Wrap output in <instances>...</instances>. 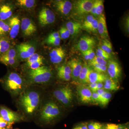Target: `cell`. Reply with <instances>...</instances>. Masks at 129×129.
Listing matches in <instances>:
<instances>
[{
	"label": "cell",
	"instance_id": "6",
	"mask_svg": "<svg viewBox=\"0 0 129 129\" xmlns=\"http://www.w3.org/2000/svg\"><path fill=\"white\" fill-rule=\"evenodd\" d=\"M53 94L57 101L64 106H69L73 101V91L68 86H63L56 89L53 92Z\"/></svg>",
	"mask_w": 129,
	"mask_h": 129
},
{
	"label": "cell",
	"instance_id": "23",
	"mask_svg": "<svg viewBox=\"0 0 129 129\" xmlns=\"http://www.w3.org/2000/svg\"><path fill=\"white\" fill-rule=\"evenodd\" d=\"M106 76L104 74L97 73L92 70L89 76V83H103Z\"/></svg>",
	"mask_w": 129,
	"mask_h": 129
},
{
	"label": "cell",
	"instance_id": "17",
	"mask_svg": "<svg viewBox=\"0 0 129 129\" xmlns=\"http://www.w3.org/2000/svg\"><path fill=\"white\" fill-rule=\"evenodd\" d=\"M21 21L18 17L14 16L9 20L10 36L12 39L16 38L18 35L20 28Z\"/></svg>",
	"mask_w": 129,
	"mask_h": 129
},
{
	"label": "cell",
	"instance_id": "15",
	"mask_svg": "<svg viewBox=\"0 0 129 129\" xmlns=\"http://www.w3.org/2000/svg\"><path fill=\"white\" fill-rule=\"evenodd\" d=\"M68 65L71 69V76L73 80L78 81L79 75L83 68L82 63L78 59L74 58L68 62Z\"/></svg>",
	"mask_w": 129,
	"mask_h": 129
},
{
	"label": "cell",
	"instance_id": "8",
	"mask_svg": "<svg viewBox=\"0 0 129 129\" xmlns=\"http://www.w3.org/2000/svg\"><path fill=\"white\" fill-rule=\"evenodd\" d=\"M79 99L83 104L92 103V92L88 86L86 85H79L76 88Z\"/></svg>",
	"mask_w": 129,
	"mask_h": 129
},
{
	"label": "cell",
	"instance_id": "42",
	"mask_svg": "<svg viewBox=\"0 0 129 129\" xmlns=\"http://www.w3.org/2000/svg\"><path fill=\"white\" fill-rule=\"evenodd\" d=\"M43 62V61H37L35 62L27 64V65L30 70L35 69L42 66Z\"/></svg>",
	"mask_w": 129,
	"mask_h": 129
},
{
	"label": "cell",
	"instance_id": "21",
	"mask_svg": "<svg viewBox=\"0 0 129 129\" xmlns=\"http://www.w3.org/2000/svg\"><path fill=\"white\" fill-rule=\"evenodd\" d=\"M104 6L103 1L96 0L94 1L91 13L92 16H100L102 14L104 11Z\"/></svg>",
	"mask_w": 129,
	"mask_h": 129
},
{
	"label": "cell",
	"instance_id": "37",
	"mask_svg": "<svg viewBox=\"0 0 129 129\" xmlns=\"http://www.w3.org/2000/svg\"><path fill=\"white\" fill-rule=\"evenodd\" d=\"M16 51L14 49H9L6 52L0 55L2 57L11 58H16Z\"/></svg>",
	"mask_w": 129,
	"mask_h": 129
},
{
	"label": "cell",
	"instance_id": "40",
	"mask_svg": "<svg viewBox=\"0 0 129 129\" xmlns=\"http://www.w3.org/2000/svg\"><path fill=\"white\" fill-rule=\"evenodd\" d=\"M57 75L58 77L61 79L66 81H69L71 79V78H72L71 75L65 73L63 72H58L57 71Z\"/></svg>",
	"mask_w": 129,
	"mask_h": 129
},
{
	"label": "cell",
	"instance_id": "24",
	"mask_svg": "<svg viewBox=\"0 0 129 129\" xmlns=\"http://www.w3.org/2000/svg\"><path fill=\"white\" fill-rule=\"evenodd\" d=\"M103 88L108 90L117 91L119 88V86L117 83L115 82L110 78L106 76L104 80Z\"/></svg>",
	"mask_w": 129,
	"mask_h": 129
},
{
	"label": "cell",
	"instance_id": "51",
	"mask_svg": "<svg viewBox=\"0 0 129 129\" xmlns=\"http://www.w3.org/2000/svg\"><path fill=\"white\" fill-rule=\"evenodd\" d=\"M63 29V31L65 34V36H66V38H68L70 36V34L69 31L65 27H62Z\"/></svg>",
	"mask_w": 129,
	"mask_h": 129
},
{
	"label": "cell",
	"instance_id": "31",
	"mask_svg": "<svg viewBox=\"0 0 129 129\" xmlns=\"http://www.w3.org/2000/svg\"><path fill=\"white\" fill-rule=\"evenodd\" d=\"M96 56L101 57L103 60H108L111 57V55L107 53L106 51L103 50L100 47H98L97 50Z\"/></svg>",
	"mask_w": 129,
	"mask_h": 129
},
{
	"label": "cell",
	"instance_id": "9",
	"mask_svg": "<svg viewBox=\"0 0 129 129\" xmlns=\"http://www.w3.org/2000/svg\"><path fill=\"white\" fill-rule=\"evenodd\" d=\"M107 70L110 78L118 83L122 74V69L118 63L115 60H110Z\"/></svg>",
	"mask_w": 129,
	"mask_h": 129
},
{
	"label": "cell",
	"instance_id": "2",
	"mask_svg": "<svg viewBox=\"0 0 129 129\" xmlns=\"http://www.w3.org/2000/svg\"><path fill=\"white\" fill-rule=\"evenodd\" d=\"M51 69L46 66L41 67L34 70H30L28 76L30 81L36 84H44L48 82L52 76Z\"/></svg>",
	"mask_w": 129,
	"mask_h": 129
},
{
	"label": "cell",
	"instance_id": "48",
	"mask_svg": "<svg viewBox=\"0 0 129 129\" xmlns=\"http://www.w3.org/2000/svg\"><path fill=\"white\" fill-rule=\"evenodd\" d=\"M88 123H81L76 125L73 129H88Z\"/></svg>",
	"mask_w": 129,
	"mask_h": 129
},
{
	"label": "cell",
	"instance_id": "7",
	"mask_svg": "<svg viewBox=\"0 0 129 129\" xmlns=\"http://www.w3.org/2000/svg\"><path fill=\"white\" fill-rule=\"evenodd\" d=\"M38 18L41 25L45 26L53 23L55 20V16L51 9L44 8L40 11Z\"/></svg>",
	"mask_w": 129,
	"mask_h": 129
},
{
	"label": "cell",
	"instance_id": "45",
	"mask_svg": "<svg viewBox=\"0 0 129 129\" xmlns=\"http://www.w3.org/2000/svg\"><path fill=\"white\" fill-rule=\"evenodd\" d=\"M12 124L9 123L4 120L1 117H0V128H4L7 127H10L12 125Z\"/></svg>",
	"mask_w": 129,
	"mask_h": 129
},
{
	"label": "cell",
	"instance_id": "54",
	"mask_svg": "<svg viewBox=\"0 0 129 129\" xmlns=\"http://www.w3.org/2000/svg\"><path fill=\"white\" fill-rule=\"evenodd\" d=\"M2 129H10V128H3Z\"/></svg>",
	"mask_w": 129,
	"mask_h": 129
},
{
	"label": "cell",
	"instance_id": "1",
	"mask_svg": "<svg viewBox=\"0 0 129 129\" xmlns=\"http://www.w3.org/2000/svg\"><path fill=\"white\" fill-rule=\"evenodd\" d=\"M40 95L37 91L28 90L23 92L20 96L19 102L25 113L32 115L39 106Z\"/></svg>",
	"mask_w": 129,
	"mask_h": 129
},
{
	"label": "cell",
	"instance_id": "18",
	"mask_svg": "<svg viewBox=\"0 0 129 129\" xmlns=\"http://www.w3.org/2000/svg\"><path fill=\"white\" fill-rule=\"evenodd\" d=\"M98 21V32L103 39H107L109 37L107 27L106 17L104 14H102L99 16Z\"/></svg>",
	"mask_w": 129,
	"mask_h": 129
},
{
	"label": "cell",
	"instance_id": "36",
	"mask_svg": "<svg viewBox=\"0 0 129 129\" xmlns=\"http://www.w3.org/2000/svg\"><path fill=\"white\" fill-rule=\"evenodd\" d=\"M0 62L7 66H12L16 62V58H7L0 56Z\"/></svg>",
	"mask_w": 129,
	"mask_h": 129
},
{
	"label": "cell",
	"instance_id": "38",
	"mask_svg": "<svg viewBox=\"0 0 129 129\" xmlns=\"http://www.w3.org/2000/svg\"><path fill=\"white\" fill-rule=\"evenodd\" d=\"M125 128L122 124L114 123H108L104 125L103 129H123Z\"/></svg>",
	"mask_w": 129,
	"mask_h": 129
},
{
	"label": "cell",
	"instance_id": "19",
	"mask_svg": "<svg viewBox=\"0 0 129 129\" xmlns=\"http://www.w3.org/2000/svg\"><path fill=\"white\" fill-rule=\"evenodd\" d=\"M92 70L89 65L86 63L83 64V68L79 75L78 81L80 84L86 85L89 84V76Z\"/></svg>",
	"mask_w": 129,
	"mask_h": 129
},
{
	"label": "cell",
	"instance_id": "55",
	"mask_svg": "<svg viewBox=\"0 0 129 129\" xmlns=\"http://www.w3.org/2000/svg\"><path fill=\"white\" fill-rule=\"evenodd\" d=\"M123 129H129L127 128H124Z\"/></svg>",
	"mask_w": 129,
	"mask_h": 129
},
{
	"label": "cell",
	"instance_id": "33",
	"mask_svg": "<svg viewBox=\"0 0 129 129\" xmlns=\"http://www.w3.org/2000/svg\"><path fill=\"white\" fill-rule=\"evenodd\" d=\"M39 61H43V57L39 54L35 53L27 59V65Z\"/></svg>",
	"mask_w": 129,
	"mask_h": 129
},
{
	"label": "cell",
	"instance_id": "52",
	"mask_svg": "<svg viewBox=\"0 0 129 129\" xmlns=\"http://www.w3.org/2000/svg\"><path fill=\"white\" fill-rule=\"evenodd\" d=\"M105 91H106V90L104 89V88H103L98 90L96 91V92L99 94V96H100L102 94L105 92Z\"/></svg>",
	"mask_w": 129,
	"mask_h": 129
},
{
	"label": "cell",
	"instance_id": "41",
	"mask_svg": "<svg viewBox=\"0 0 129 129\" xmlns=\"http://www.w3.org/2000/svg\"><path fill=\"white\" fill-rule=\"evenodd\" d=\"M58 72H63L65 73L71 75L72 71L70 67L68 65H64L59 67L58 68Z\"/></svg>",
	"mask_w": 129,
	"mask_h": 129
},
{
	"label": "cell",
	"instance_id": "10",
	"mask_svg": "<svg viewBox=\"0 0 129 129\" xmlns=\"http://www.w3.org/2000/svg\"><path fill=\"white\" fill-rule=\"evenodd\" d=\"M96 44V41L93 37L84 36L80 38L77 45L78 49L81 52L92 49Z\"/></svg>",
	"mask_w": 129,
	"mask_h": 129
},
{
	"label": "cell",
	"instance_id": "25",
	"mask_svg": "<svg viewBox=\"0 0 129 129\" xmlns=\"http://www.w3.org/2000/svg\"><path fill=\"white\" fill-rule=\"evenodd\" d=\"M9 41L5 37H0V55L7 51L10 48Z\"/></svg>",
	"mask_w": 129,
	"mask_h": 129
},
{
	"label": "cell",
	"instance_id": "22",
	"mask_svg": "<svg viewBox=\"0 0 129 129\" xmlns=\"http://www.w3.org/2000/svg\"><path fill=\"white\" fill-rule=\"evenodd\" d=\"M12 14L10 6L7 4L0 6V19L5 21L11 17Z\"/></svg>",
	"mask_w": 129,
	"mask_h": 129
},
{
	"label": "cell",
	"instance_id": "27",
	"mask_svg": "<svg viewBox=\"0 0 129 129\" xmlns=\"http://www.w3.org/2000/svg\"><path fill=\"white\" fill-rule=\"evenodd\" d=\"M98 21L95 18L90 23L83 27L87 31L93 33H96L98 32Z\"/></svg>",
	"mask_w": 129,
	"mask_h": 129
},
{
	"label": "cell",
	"instance_id": "32",
	"mask_svg": "<svg viewBox=\"0 0 129 129\" xmlns=\"http://www.w3.org/2000/svg\"><path fill=\"white\" fill-rule=\"evenodd\" d=\"M84 58L86 60L91 61L95 56V54L93 49H91L85 51L81 52Z\"/></svg>",
	"mask_w": 129,
	"mask_h": 129
},
{
	"label": "cell",
	"instance_id": "26",
	"mask_svg": "<svg viewBox=\"0 0 129 129\" xmlns=\"http://www.w3.org/2000/svg\"><path fill=\"white\" fill-rule=\"evenodd\" d=\"M112 97V94L109 91H105L100 96L99 104L103 106H106L108 104Z\"/></svg>",
	"mask_w": 129,
	"mask_h": 129
},
{
	"label": "cell",
	"instance_id": "44",
	"mask_svg": "<svg viewBox=\"0 0 129 129\" xmlns=\"http://www.w3.org/2000/svg\"><path fill=\"white\" fill-rule=\"evenodd\" d=\"M61 39V38L59 37L56 38V39L50 40L47 41L46 42L47 44L49 45L57 46L60 45Z\"/></svg>",
	"mask_w": 129,
	"mask_h": 129
},
{
	"label": "cell",
	"instance_id": "56",
	"mask_svg": "<svg viewBox=\"0 0 129 129\" xmlns=\"http://www.w3.org/2000/svg\"><path fill=\"white\" fill-rule=\"evenodd\" d=\"M0 129H2V128H0Z\"/></svg>",
	"mask_w": 129,
	"mask_h": 129
},
{
	"label": "cell",
	"instance_id": "28",
	"mask_svg": "<svg viewBox=\"0 0 129 129\" xmlns=\"http://www.w3.org/2000/svg\"><path fill=\"white\" fill-rule=\"evenodd\" d=\"M100 47L109 54H111L112 51V45L108 39H104L102 41Z\"/></svg>",
	"mask_w": 129,
	"mask_h": 129
},
{
	"label": "cell",
	"instance_id": "39",
	"mask_svg": "<svg viewBox=\"0 0 129 129\" xmlns=\"http://www.w3.org/2000/svg\"><path fill=\"white\" fill-rule=\"evenodd\" d=\"M88 129H103V125L99 122H92L88 123Z\"/></svg>",
	"mask_w": 129,
	"mask_h": 129
},
{
	"label": "cell",
	"instance_id": "16",
	"mask_svg": "<svg viewBox=\"0 0 129 129\" xmlns=\"http://www.w3.org/2000/svg\"><path fill=\"white\" fill-rule=\"evenodd\" d=\"M65 55V51L61 47L54 48L52 50L49 54L51 62L55 64L61 62Z\"/></svg>",
	"mask_w": 129,
	"mask_h": 129
},
{
	"label": "cell",
	"instance_id": "5",
	"mask_svg": "<svg viewBox=\"0 0 129 129\" xmlns=\"http://www.w3.org/2000/svg\"><path fill=\"white\" fill-rule=\"evenodd\" d=\"M94 1L91 0H79L75 1L72 7L74 16L81 18L89 14L91 11Z\"/></svg>",
	"mask_w": 129,
	"mask_h": 129
},
{
	"label": "cell",
	"instance_id": "4",
	"mask_svg": "<svg viewBox=\"0 0 129 129\" xmlns=\"http://www.w3.org/2000/svg\"><path fill=\"white\" fill-rule=\"evenodd\" d=\"M7 89L14 95L21 92L23 88L22 79L18 74L12 72L8 75L5 81Z\"/></svg>",
	"mask_w": 129,
	"mask_h": 129
},
{
	"label": "cell",
	"instance_id": "12",
	"mask_svg": "<svg viewBox=\"0 0 129 129\" xmlns=\"http://www.w3.org/2000/svg\"><path fill=\"white\" fill-rule=\"evenodd\" d=\"M53 5L57 10L62 15L67 16L72 11L73 4L67 0H58L53 1Z\"/></svg>",
	"mask_w": 129,
	"mask_h": 129
},
{
	"label": "cell",
	"instance_id": "14",
	"mask_svg": "<svg viewBox=\"0 0 129 129\" xmlns=\"http://www.w3.org/2000/svg\"><path fill=\"white\" fill-rule=\"evenodd\" d=\"M19 54L22 59H27L35 53V47L28 43H22L17 47Z\"/></svg>",
	"mask_w": 129,
	"mask_h": 129
},
{
	"label": "cell",
	"instance_id": "30",
	"mask_svg": "<svg viewBox=\"0 0 129 129\" xmlns=\"http://www.w3.org/2000/svg\"><path fill=\"white\" fill-rule=\"evenodd\" d=\"M10 31V27L8 24L0 19V37L6 34Z\"/></svg>",
	"mask_w": 129,
	"mask_h": 129
},
{
	"label": "cell",
	"instance_id": "11",
	"mask_svg": "<svg viewBox=\"0 0 129 129\" xmlns=\"http://www.w3.org/2000/svg\"><path fill=\"white\" fill-rule=\"evenodd\" d=\"M0 115L6 121L13 124L21 120V116L18 114L6 108H2L0 110Z\"/></svg>",
	"mask_w": 129,
	"mask_h": 129
},
{
	"label": "cell",
	"instance_id": "53",
	"mask_svg": "<svg viewBox=\"0 0 129 129\" xmlns=\"http://www.w3.org/2000/svg\"><path fill=\"white\" fill-rule=\"evenodd\" d=\"M103 85H104V84H103V83H97V89L98 90L99 89L103 88Z\"/></svg>",
	"mask_w": 129,
	"mask_h": 129
},
{
	"label": "cell",
	"instance_id": "35",
	"mask_svg": "<svg viewBox=\"0 0 129 129\" xmlns=\"http://www.w3.org/2000/svg\"><path fill=\"white\" fill-rule=\"evenodd\" d=\"M96 64L106 66L107 62L106 60H103L99 57L95 56L93 59L91 61H89V64Z\"/></svg>",
	"mask_w": 129,
	"mask_h": 129
},
{
	"label": "cell",
	"instance_id": "49",
	"mask_svg": "<svg viewBox=\"0 0 129 129\" xmlns=\"http://www.w3.org/2000/svg\"><path fill=\"white\" fill-rule=\"evenodd\" d=\"M97 83H89V84L88 87L92 92H96L97 90Z\"/></svg>",
	"mask_w": 129,
	"mask_h": 129
},
{
	"label": "cell",
	"instance_id": "50",
	"mask_svg": "<svg viewBox=\"0 0 129 129\" xmlns=\"http://www.w3.org/2000/svg\"><path fill=\"white\" fill-rule=\"evenodd\" d=\"M59 33L61 39H67L64 31H63V29L62 27H61V29H60V32Z\"/></svg>",
	"mask_w": 129,
	"mask_h": 129
},
{
	"label": "cell",
	"instance_id": "29",
	"mask_svg": "<svg viewBox=\"0 0 129 129\" xmlns=\"http://www.w3.org/2000/svg\"><path fill=\"white\" fill-rule=\"evenodd\" d=\"M17 3L18 5L22 7L30 8L34 6L35 1L34 0H18Z\"/></svg>",
	"mask_w": 129,
	"mask_h": 129
},
{
	"label": "cell",
	"instance_id": "46",
	"mask_svg": "<svg viewBox=\"0 0 129 129\" xmlns=\"http://www.w3.org/2000/svg\"><path fill=\"white\" fill-rule=\"evenodd\" d=\"M59 37H60V36L59 32H53L48 36L47 39V41L56 39Z\"/></svg>",
	"mask_w": 129,
	"mask_h": 129
},
{
	"label": "cell",
	"instance_id": "43",
	"mask_svg": "<svg viewBox=\"0 0 129 129\" xmlns=\"http://www.w3.org/2000/svg\"><path fill=\"white\" fill-rule=\"evenodd\" d=\"M99 99L100 96L96 92H92L91 96L92 104L95 105H98L99 104Z\"/></svg>",
	"mask_w": 129,
	"mask_h": 129
},
{
	"label": "cell",
	"instance_id": "13",
	"mask_svg": "<svg viewBox=\"0 0 129 129\" xmlns=\"http://www.w3.org/2000/svg\"><path fill=\"white\" fill-rule=\"evenodd\" d=\"M21 26L22 32L26 36L32 35L37 30V28L35 24L28 18L22 19Z\"/></svg>",
	"mask_w": 129,
	"mask_h": 129
},
{
	"label": "cell",
	"instance_id": "3",
	"mask_svg": "<svg viewBox=\"0 0 129 129\" xmlns=\"http://www.w3.org/2000/svg\"><path fill=\"white\" fill-rule=\"evenodd\" d=\"M60 110L57 104L50 101L43 106L40 113V118L42 121L50 123L57 118L60 114Z\"/></svg>",
	"mask_w": 129,
	"mask_h": 129
},
{
	"label": "cell",
	"instance_id": "20",
	"mask_svg": "<svg viewBox=\"0 0 129 129\" xmlns=\"http://www.w3.org/2000/svg\"><path fill=\"white\" fill-rule=\"evenodd\" d=\"M66 28L69 31L70 35L74 36L78 35L83 27L78 22L69 21L67 23Z\"/></svg>",
	"mask_w": 129,
	"mask_h": 129
},
{
	"label": "cell",
	"instance_id": "47",
	"mask_svg": "<svg viewBox=\"0 0 129 129\" xmlns=\"http://www.w3.org/2000/svg\"><path fill=\"white\" fill-rule=\"evenodd\" d=\"M124 25L125 28V30L127 31V33H129V16H127L125 18L124 20Z\"/></svg>",
	"mask_w": 129,
	"mask_h": 129
},
{
	"label": "cell",
	"instance_id": "34",
	"mask_svg": "<svg viewBox=\"0 0 129 129\" xmlns=\"http://www.w3.org/2000/svg\"><path fill=\"white\" fill-rule=\"evenodd\" d=\"M94 69V71L100 73H105L107 70V66L96 64H89Z\"/></svg>",
	"mask_w": 129,
	"mask_h": 129
}]
</instances>
